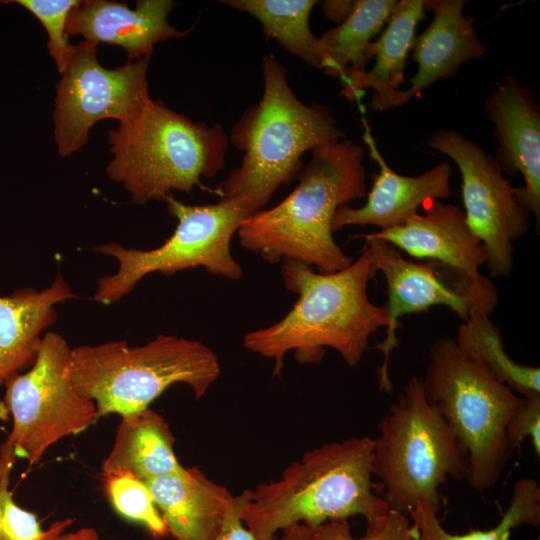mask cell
<instances>
[{
  "instance_id": "7a4b0ae2",
  "label": "cell",
  "mask_w": 540,
  "mask_h": 540,
  "mask_svg": "<svg viewBox=\"0 0 540 540\" xmlns=\"http://www.w3.org/2000/svg\"><path fill=\"white\" fill-rule=\"evenodd\" d=\"M364 149L342 138L311 151L296 187L276 206L248 217L237 233L240 244L269 263L303 262L320 273L350 265L335 242L336 210L366 196Z\"/></svg>"
},
{
  "instance_id": "9a60e30c",
  "label": "cell",
  "mask_w": 540,
  "mask_h": 540,
  "mask_svg": "<svg viewBox=\"0 0 540 540\" xmlns=\"http://www.w3.org/2000/svg\"><path fill=\"white\" fill-rule=\"evenodd\" d=\"M424 214H415L401 225L370 233L409 256L439 263L461 277L479 282L485 249L467 224L464 212L453 204L433 200Z\"/></svg>"
},
{
  "instance_id": "ba28073f",
  "label": "cell",
  "mask_w": 540,
  "mask_h": 540,
  "mask_svg": "<svg viewBox=\"0 0 540 540\" xmlns=\"http://www.w3.org/2000/svg\"><path fill=\"white\" fill-rule=\"evenodd\" d=\"M422 385L467 454L469 486L492 488L513 456L506 427L524 397L468 360L446 337L432 344Z\"/></svg>"
},
{
  "instance_id": "1f68e13d",
  "label": "cell",
  "mask_w": 540,
  "mask_h": 540,
  "mask_svg": "<svg viewBox=\"0 0 540 540\" xmlns=\"http://www.w3.org/2000/svg\"><path fill=\"white\" fill-rule=\"evenodd\" d=\"M252 491L245 489L241 494L232 496L223 519L221 529L215 540H256L242 524V512L250 502Z\"/></svg>"
},
{
  "instance_id": "4316f807",
  "label": "cell",
  "mask_w": 540,
  "mask_h": 540,
  "mask_svg": "<svg viewBox=\"0 0 540 540\" xmlns=\"http://www.w3.org/2000/svg\"><path fill=\"white\" fill-rule=\"evenodd\" d=\"M15 447L7 438L0 446V540H60L73 518L54 521L43 529L37 516L19 506L9 491Z\"/></svg>"
},
{
  "instance_id": "9c48e42d",
  "label": "cell",
  "mask_w": 540,
  "mask_h": 540,
  "mask_svg": "<svg viewBox=\"0 0 540 540\" xmlns=\"http://www.w3.org/2000/svg\"><path fill=\"white\" fill-rule=\"evenodd\" d=\"M177 225L166 241L156 248L140 250L118 243L93 247L98 253L118 262L114 274L100 277L92 300L108 305L127 296L145 276L202 267L210 274L230 280L242 276V267L233 257V235L252 214L237 200L221 197L212 204L187 205L171 195L165 199Z\"/></svg>"
},
{
  "instance_id": "44dd1931",
  "label": "cell",
  "mask_w": 540,
  "mask_h": 540,
  "mask_svg": "<svg viewBox=\"0 0 540 540\" xmlns=\"http://www.w3.org/2000/svg\"><path fill=\"white\" fill-rule=\"evenodd\" d=\"M427 19L423 0L397 1L385 28L369 48L375 63L370 70L342 81L341 94L349 101L358 99L366 89H372L369 107L385 111L402 106L404 69L416 37L418 23Z\"/></svg>"
},
{
  "instance_id": "e0dca14e",
  "label": "cell",
  "mask_w": 540,
  "mask_h": 540,
  "mask_svg": "<svg viewBox=\"0 0 540 540\" xmlns=\"http://www.w3.org/2000/svg\"><path fill=\"white\" fill-rule=\"evenodd\" d=\"M174 5L170 0H141L130 9L125 2L81 1L68 16L66 34L82 35L84 41L96 45L121 46L135 61L152 54L156 43L188 33L168 23Z\"/></svg>"
},
{
  "instance_id": "ffe728a7",
  "label": "cell",
  "mask_w": 540,
  "mask_h": 540,
  "mask_svg": "<svg viewBox=\"0 0 540 540\" xmlns=\"http://www.w3.org/2000/svg\"><path fill=\"white\" fill-rule=\"evenodd\" d=\"M73 298L62 275L41 290L23 288L0 296V387L34 364L44 332L57 318L56 305Z\"/></svg>"
},
{
  "instance_id": "83f0119b",
  "label": "cell",
  "mask_w": 540,
  "mask_h": 540,
  "mask_svg": "<svg viewBox=\"0 0 540 540\" xmlns=\"http://www.w3.org/2000/svg\"><path fill=\"white\" fill-rule=\"evenodd\" d=\"M105 492L123 517L145 526L155 537L169 535L168 528L143 481L130 473L103 476Z\"/></svg>"
},
{
  "instance_id": "5b68a950",
  "label": "cell",
  "mask_w": 540,
  "mask_h": 540,
  "mask_svg": "<svg viewBox=\"0 0 540 540\" xmlns=\"http://www.w3.org/2000/svg\"><path fill=\"white\" fill-rule=\"evenodd\" d=\"M108 137L113 158L107 175L123 184L135 204L204 187L202 179L224 167L229 143L220 124L195 123L152 99Z\"/></svg>"
},
{
  "instance_id": "2e32d148",
  "label": "cell",
  "mask_w": 540,
  "mask_h": 540,
  "mask_svg": "<svg viewBox=\"0 0 540 540\" xmlns=\"http://www.w3.org/2000/svg\"><path fill=\"white\" fill-rule=\"evenodd\" d=\"M364 140L379 172L374 176L364 205L358 208L343 205L336 210L333 232L349 225H373L380 230L392 228L406 222L430 201L445 199L452 194V168L448 162L439 163L417 176H404L389 167L367 123Z\"/></svg>"
},
{
  "instance_id": "7402d4cb",
  "label": "cell",
  "mask_w": 540,
  "mask_h": 540,
  "mask_svg": "<svg viewBox=\"0 0 540 540\" xmlns=\"http://www.w3.org/2000/svg\"><path fill=\"white\" fill-rule=\"evenodd\" d=\"M175 437L165 419L147 408L122 415L110 452L102 463L103 476L130 473L146 481L178 473L183 466L174 451Z\"/></svg>"
},
{
  "instance_id": "7c38bea8",
  "label": "cell",
  "mask_w": 540,
  "mask_h": 540,
  "mask_svg": "<svg viewBox=\"0 0 540 540\" xmlns=\"http://www.w3.org/2000/svg\"><path fill=\"white\" fill-rule=\"evenodd\" d=\"M357 237L365 240L376 270L383 274L387 284L388 299L383 306L388 320L386 336L375 348L383 355V362L378 369L379 388L390 393L393 383L388 373L389 358L399 344L396 329L401 325L400 319L403 316L442 305L464 321L472 306L480 307L490 314L498 302V294L487 278L475 282L439 263L409 260L395 246L370 233Z\"/></svg>"
},
{
  "instance_id": "277c9868",
  "label": "cell",
  "mask_w": 540,
  "mask_h": 540,
  "mask_svg": "<svg viewBox=\"0 0 540 540\" xmlns=\"http://www.w3.org/2000/svg\"><path fill=\"white\" fill-rule=\"evenodd\" d=\"M263 93L234 125L229 140L242 151L241 165L217 189L252 215L301 169L307 151L345 138L330 109L306 105L293 93L286 68L272 56L262 59Z\"/></svg>"
},
{
  "instance_id": "484cf974",
  "label": "cell",
  "mask_w": 540,
  "mask_h": 540,
  "mask_svg": "<svg viewBox=\"0 0 540 540\" xmlns=\"http://www.w3.org/2000/svg\"><path fill=\"white\" fill-rule=\"evenodd\" d=\"M438 512L428 502L418 503L410 512L412 526L417 531L415 540H508L511 531L520 525L539 526L540 488L532 478L518 479L499 523L487 530L452 534L441 525Z\"/></svg>"
},
{
  "instance_id": "5bb4252c",
  "label": "cell",
  "mask_w": 540,
  "mask_h": 540,
  "mask_svg": "<svg viewBox=\"0 0 540 540\" xmlns=\"http://www.w3.org/2000/svg\"><path fill=\"white\" fill-rule=\"evenodd\" d=\"M484 109L498 141L494 158L503 174L521 173L515 193L521 206L540 222V105L532 91L507 75L491 88Z\"/></svg>"
},
{
  "instance_id": "d6986e66",
  "label": "cell",
  "mask_w": 540,
  "mask_h": 540,
  "mask_svg": "<svg viewBox=\"0 0 540 540\" xmlns=\"http://www.w3.org/2000/svg\"><path fill=\"white\" fill-rule=\"evenodd\" d=\"M176 540H215L233 496L198 467L143 481Z\"/></svg>"
},
{
  "instance_id": "cb8c5ba5",
  "label": "cell",
  "mask_w": 540,
  "mask_h": 540,
  "mask_svg": "<svg viewBox=\"0 0 540 540\" xmlns=\"http://www.w3.org/2000/svg\"><path fill=\"white\" fill-rule=\"evenodd\" d=\"M489 315L480 307L470 308L454 339L459 351L522 397L540 394V369L519 364L507 354L501 331Z\"/></svg>"
},
{
  "instance_id": "8fae6325",
  "label": "cell",
  "mask_w": 540,
  "mask_h": 540,
  "mask_svg": "<svg viewBox=\"0 0 540 540\" xmlns=\"http://www.w3.org/2000/svg\"><path fill=\"white\" fill-rule=\"evenodd\" d=\"M97 45L82 41L56 86L54 136L58 153L69 156L88 141L90 128L99 120L126 122L140 113L151 100L147 70L152 54L116 69L97 60Z\"/></svg>"
},
{
  "instance_id": "6da1fadb",
  "label": "cell",
  "mask_w": 540,
  "mask_h": 540,
  "mask_svg": "<svg viewBox=\"0 0 540 540\" xmlns=\"http://www.w3.org/2000/svg\"><path fill=\"white\" fill-rule=\"evenodd\" d=\"M281 272L285 287L298 299L281 320L247 333L244 346L274 359V375L280 374L286 353L293 351L300 363H314L322 359L325 347L356 366L370 336L388 325L383 306L368 297L369 281L377 272L368 248L336 272L320 273L293 260H284Z\"/></svg>"
},
{
  "instance_id": "d6a6232c",
  "label": "cell",
  "mask_w": 540,
  "mask_h": 540,
  "mask_svg": "<svg viewBox=\"0 0 540 540\" xmlns=\"http://www.w3.org/2000/svg\"><path fill=\"white\" fill-rule=\"evenodd\" d=\"M354 1H325L323 10L327 18L331 21H344L353 9Z\"/></svg>"
},
{
  "instance_id": "d4e9b609",
  "label": "cell",
  "mask_w": 540,
  "mask_h": 540,
  "mask_svg": "<svg viewBox=\"0 0 540 540\" xmlns=\"http://www.w3.org/2000/svg\"><path fill=\"white\" fill-rule=\"evenodd\" d=\"M222 4L255 17L267 37L307 64L324 70L326 65L320 38L309 26L314 0H223Z\"/></svg>"
},
{
  "instance_id": "3957f363",
  "label": "cell",
  "mask_w": 540,
  "mask_h": 540,
  "mask_svg": "<svg viewBox=\"0 0 540 540\" xmlns=\"http://www.w3.org/2000/svg\"><path fill=\"white\" fill-rule=\"evenodd\" d=\"M374 439L352 437L325 443L293 462L277 481L259 484L242 512L256 540L301 523L311 530L329 521L363 516L373 526L389 507L373 482Z\"/></svg>"
},
{
  "instance_id": "836d02e7",
  "label": "cell",
  "mask_w": 540,
  "mask_h": 540,
  "mask_svg": "<svg viewBox=\"0 0 540 540\" xmlns=\"http://www.w3.org/2000/svg\"><path fill=\"white\" fill-rule=\"evenodd\" d=\"M60 540H102L92 527H83L71 532H65ZM114 540V539H109Z\"/></svg>"
},
{
  "instance_id": "30bf717a",
  "label": "cell",
  "mask_w": 540,
  "mask_h": 540,
  "mask_svg": "<svg viewBox=\"0 0 540 540\" xmlns=\"http://www.w3.org/2000/svg\"><path fill=\"white\" fill-rule=\"evenodd\" d=\"M72 348L56 332H46L34 364L4 384L13 426L8 439L16 457L30 465L61 439L85 431L100 418L93 401L80 395L70 375Z\"/></svg>"
},
{
  "instance_id": "8992f818",
  "label": "cell",
  "mask_w": 540,
  "mask_h": 540,
  "mask_svg": "<svg viewBox=\"0 0 540 540\" xmlns=\"http://www.w3.org/2000/svg\"><path fill=\"white\" fill-rule=\"evenodd\" d=\"M74 388L93 401L99 417L148 408L169 386L188 385L201 398L220 375L215 352L200 341L159 334L141 346L112 340L72 348Z\"/></svg>"
},
{
  "instance_id": "e575fe53",
  "label": "cell",
  "mask_w": 540,
  "mask_h": 540,
  "mask_svg": "<svg viewBox=\"0 0 540 540\" xmlns=\"http://www.w3.org/2000/svg\"><path fill=\"white\" fill-rule=\"evenodd\" d=\"M283 531V540H307L311 529L304 524L297 523Z\"/></svg>"
},
{
  "instance_id": "4fadbf2b",
  "label": "cell",
  "mask_w": 540,
  "mask_h": 540,
  "mask_svg": "<svg viewBox=\"0 0 540 540\" xmlns=\"http://www.w3.org/2000/svg\"><path fill=\"white\" fill-rule=\"evenodd\" d=\"M427 145L447 155L459 168L464 215L484 246L490 275H508L513 269V242L530 227V214L519 203L515 187L493 155L457 131L438 130Z\"/></svg>"
},
{
  "instance_id": "f1b7e54d",
  "label": "cell",
  "mask_w": 540,
  "mask_h": 540,
  "mask_svg": "<svg viewBox=\"0 0 540 540\" xmlns=\"http://www.w3.org/2000/svg\"><path fill=\"white\" fill-rule=\"evenodd\" d=\"M30 11L46 29L48 49L60 73L66 68L74 45L68 42L66 25L70 12L81 2L78 0H13Z\"/></svg>"
},
{
  "instance_id": "4dcf8cb0",
  "label": "cell",
  "mask_w": 540,
  "mask_h": 540,
  "mask_svg": "<svg viewBox=\"0 0 540 540\" xmlns=\"http://www.w3.org/2000/svg\"><path fill=\"white\" fill-rule=\"evenodd\" d=\"M506 437L514 449L521 447L522 441L529 437L535 454L540 456V394L524 397L507 423Z\"/></svg>"
},
{
  "instance_id": "ac0fdd59",
  "label": "cell",
  "mask_w": 540,
  "mask_h": 540,
  "mask_svg": "<svg viewBox=\"0 0 540 540\" xmlns=\"http://www.w3.org/2000/svg\"><path fill=\"white\" fill-rule=\"evenodd\" d=\"M464 0H423L425 12L433 19L412 45V60L417 71L410 87L402 90V104L437 80L457 75L460 66L482 57L487 49L480 42L474 18L463 13Z\"/></svg>"
},
{
  "instance_id": "603a6c76",
  "label": "cell",
  "mask_w": 540,
  "mask_h": 540,
  "mask_svg": "<svg viewBox=\"0 0 540 540\" xmlns=\"http://www.w3.org/2000/svg\"><path fill=\"white\" fill-rule=\"evenodd\" d=\"M396 0H356L349 16L320 38L324 73L341 82L366 70L369 48L386 25Z\"/></svg>"
},
{
  "instance_id": "52a82bcc",
  "label": "cell",
  "mask_w": 540,
  "mask_h": 540,
  "mask_svg": "<svg viewBox=\"0 0 540 540\" xmlns=\"http://www.w3.org/2000/svg\"><path fill=\"white\" fill-rule=\"evenodd\" d=\"M372 472L389 510L408 516L420 502L438 511L439 487L466 480L468 457L439 410L425 397L422 378L412 375L404 392L379 422Z\"/></svg>"
},
{
  "instance_id": "f546056e",
  "label": "cell",
  "mask_w": 540,
  "mask_h": 540,
  "mask_svg": "<svg viewBox=\"0 0 540 540\" xmlns=\"http://www.w3.org/2000/svg\"><path fill=\"white\" fill-rule=\"evenodd\" d=\"M417 531L410 525L408 516L389 510L366 534L355 538L347 520L329 521L311 530L307 540H415Z\"/></svg>"
}]
</instances>
